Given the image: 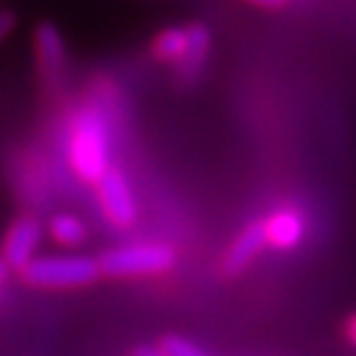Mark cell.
Instances as JSON below:
<instances>
[{"instance_id": "1", "label": "cell", "mask_w": 356, "mask_h": 356, "mask_svg": "<svg viewBox=\"0 0 356 356\" xmlns=\"http://www.w3.org/2000/svg\"><path fill=\"white\" fill-rule=\"evenodd\" d=\"M70 163L87 184H95L109 171V127L99 106L84 104L70 124Z\"/></svg>"}, {"instance_id": "2", "label": "cell", "mask_w": 356, "mask_h": 356, "mask_svg": "<svg viewBox=\"0 0 356 356\" xmlns=\"http://www.w3.org/2000/svg\"><path fill=\"white\" fill-rule=\"evenodd\" d=\"M22 282L40 289H77L89 287L102 277L99 262L89 255L35 257L20 273Z\"/></svg>"}, {"instance_id": "3", "label": "cell", "mask_w": 356, "mask_h": 356, "mask_svg": "<svg viewBox=\"0 0 356 356\" xmlns=\"http://www.w3.org/2000/svg\"><path fill=\"white\" fill-rule=\"evenodd\" d=\"M102 277H151L176 267V252L168 245H119L99 257Z\"/></svg>"}, {"instance_id": "4", "label": "cell", "mask_w": 356, "mask_h": 356, "mask_svg": "<svg viewBox=\"0 0 356 356\" xmlns=\"http://www.w3.org/2000/svg\"><path fill=\"white\" fill-rule=\"evenodd\" d=\"M33 52L38 77L44 92L50 97L60 95L67 82L70 57H67V42L62 30L52 20H40L33 28Z\"/></svg>"}, {"instance_id": "5", "label": "cell", "mask_w": 356, "mask_h": 356, "mask_svg": "<svg viewBox=\"0 0 356 356\" xmlns=\"http://www.w3.org/2000/svg\"><path fill=\"white\" fill-rule=\"evenodd\" d=\"M42 222L35 216L25 213V216H17L10 222V228L6 230V238H3V250H0V260L6 262L8 270H15L22 273L30 262L35 260V252H38L40 243H42Z\"/></svg>"}, {"instance_id": "6", "label": "cell", "mask_w": 356, "mask_h": 356, "mask_svg": "<svg viewBox=\"0 0 356 356\" xmlns=\"http://www.w3.org/2000/svg\"><path fill=\"white\" fill-rule=\"evenodd\" d=\"M97 193H99V203L104 216L109 218L117 228H131L139 216L136 208V198L129 186L127 176L117 168H109L104 176L97 181Z\"/></svg>"}, {"instance_id": "7", "label": "cell", "mask_w": 356, "mask_h": 356, "mask_svg": "<svg viewBox=\"0 0 356 356\" xmlns=\"http://www.w3.org/2000/svg\"><path fill=\"white\" fill-rule=\"evenodd\" d=\"M211 44H213V35L206 22H191L188 28H186V52L173 65L176 84L188 87V84H193L198 79L200 70L206 67V60L211 55Z\"/></svg>"}, {"instance_id": "8", "label": "cell", "mask_w": 356, "mask_h": 356, "mask_svg": "<svg viewBox=\"0 0 356 356\" xmlns=\"http://www.w3.org/2000/svg\"><path fill=\"white\" fill-rule=\"evenodd\" d=\"M265 230H262V222H250L240 230V235L233 240L225 255L220 260V270L225 277H238L240 273H245L248 267L252 265L260 250L265 248Z\"/></svg>"}, {"instance_id": "9", "label": "cell", "mask_w": 356, "mask_h": 356, "mask_svg": "<svg viewBox=\"0 0 356 356\" xmlns=\"http://www.w3.org/2000/svg\"><path fill=\"white\" fill-rule=\"evenodd\" d=\"M262 230H265L267 245L280 248V250H289L305 235V218L297 211H292V208H282V211L273 213L262 222Z\"/></svg>"}, {"instance_id": "10", "label": "cell", "mask_w": 356, "mask_h": 356, "mask_svg": "<svg viewBox=\"0 0 356 356\" xmlns=\"http://www.w3.org/2000/svg\"><path fill=\"white\" fill-rule=\"evenodd\" d=\"M151 52L156 60L176 65L186 52V28H166L156 35L151 42Z\"/></svg>"}, {"instance_id": "11", "label": "cell", "mask_w": 356, "mask_h": 356, "mask_svg": "<svg viewBox=\"0 0 356 356\" xmlns=\"http://www.w3.org/2000/svg\"><path fill=\"white\" fill-rule=\"evenodd\" d=\"M47 230H50V238L55 240V243L67 245V248L82 245L84 240H87L84 222L79 220L77 216H72V213H57L50 220V225H47Z\"/></svg>"}, {"instance_id": "12", "label": "cell", "mask_w": 356, "mask_h": 356, "mask_svg": "<svg viewBox=\"0 0 356 356\" xmlns=\"http://www.w3.org/2000/svg\"><path fill=\"white\" fill-rule=\"evenodd\" d=\"M159 349L166 356H208L198 344L188 341L186 337H178V334H166L161 344H159Z\"/></svg>"}, {"instance_id": "13", "label": "cell", "mask_w": 356, "mask_h": 356, "mask_svg": "<svg viewBox=\"0 0 356 356\" xmlns=\"http://www.w3.org/2000/svg\"><path fill=\"white\" fill-rule=\"evenodd\" d=\"M15 25H17L15 10H0V42L15 30Z\"/></svg>"}, {"instance_id": "14", "label": "cell", "mask_w": 356, "mask_h": 356, "mask_svg": "<svg viewBox=\"0 0 356 356\" xmlns=\"http://www.w3.org/2000/svg\"><path fill=\"white\" fill-rule=\"evenodd\" d=\"M252 6H255L257 10L277 13V10H284V8H289V3H287V0H252Z\"/></svg>"}, {"instance_id": "15", "label": "cell", "mask_w": 356, "mask_h": 356, "mask_svg": "<svg viewBox=\"0 0 356 356\" xmlns=\"http://www.w3.org/2000/svg\"><path fill=\"white\" fill-rule=\"evenodd\" d=\"M131 356H166L159 346H151V344H139L131 349Z\"/></svg>"}, {"instance_id": "16", "label": "cell", "mask_w": 356, "mask_h": 356, "mask_svg": "<svg viewBox=\"0 0 356 356\" xmlns=\"http://www.w3.org/2000/svg\"><path fill=\"white\" fill-rule=\"evenodd\" d=\"M346 339L356 346V314H351L349 322H346Z\"/></svg>"}, {"instance_id": "17", "label": "cell", "mask_w": 356, "mask_h": 356, "mask_svg": "<svg viewBox=\"0 0 356 356\" xmlns=\"http://www.w3.org/2000/svg\"><path fill=\"white\" fill-rule=\"evenodd\" d=\"M8 275H10V270H8V267H6V262L0 260V284L6 282V277H8Z\"/></svg>"}]
</instances>
